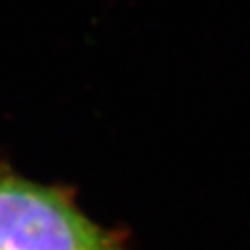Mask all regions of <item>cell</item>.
Segmentation results:
<instances>
[{"label": "cell", "instance_id": "cell-1", "mask_svg": "<svg viewBox=\"0 0 250 250\" xmlns=\"http://www.w3.org/2000/svg\"><path fill=\"white\" fill-rule=\"evenodd\" d=\"M0 250H126L69 191L0 172Z\"/></svg>", "mask_w": 250, "mask_h": 250}]
</instances>
